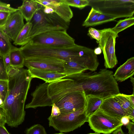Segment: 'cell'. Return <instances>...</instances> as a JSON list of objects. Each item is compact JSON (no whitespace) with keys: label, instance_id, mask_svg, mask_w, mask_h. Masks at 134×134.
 <instances>
[{"label":"cell","instance_id":"6da1fadb","mask_svg":"<svg viewBox=\"0 0 134 134\" xmlns=\"http://www.w3.org/2000/svg\"><path fill=\"white\" fill-rule=\"evenodd\" d=\"M32 79L28 70L22 68L9 77L8 92L2 108L9 126L16 127L24 120L25 104Z\"/></svg>","mask_w":134,"mask_h":134},{"label":"cell","instance_id":"7a4b0ae2","mask_svg":"<svg viewBox=\"0 0 134 134\" xmlns=\"http://www.w3.org/2000/svg\"><path fill=\"white\" fill-rule=\"evenodd\" d=\"M85 71L74 74L76 91L83 92L86 96H94L104 99L120 93L112 71L106 68L97 72Z\"/></svg>","mask_w":134,"mask_h":134},{"label":"cell","instance_id":"3957f363","mask_svg":"<svg viewBox=\"0 0 134 134\" xmlns=\"http://www.w3.org/2000/svg\"><path fill=\"white\" fill-rule=\"evenodd\" d=\"M19 49L25 59L34 57L54 58L64 61L73 60L80 63L83 59L82 46L59 47L33 44L29 42Z\"/></svg>","mask_w":134,"mask_h":134},{"label":"cell","instance_id":"277c9868","mask_svg":"<svg viewBox=\"0 0 134 134\" xmlns=\"http://www.w3.org/2000/svg\"><path fill=\"white\" fill-rule=\"evenodd\" d=\"M29 22L32 25L29 36L30 42L34 37L44 32L53 30H67L70 24L55 13H45L40 5Z\"/></svg>","mask_w":134,"mask_h":134},{"label":"cell","instance_id":"5b68a950","mask_svg":"<svg viewBox=\"0 0 134 134\" xmlns=\"http://www.w3.org/2000/svg\"><path fill=\"white\" fill-rule=\"evenodd\" d=\"M89 5L101 12L117 19L133 16V0H88Z\"/></svg>","mask_w":134,"mask_h":134},{"label":"cell","instance_id":"8992f818","mask_svg":"<svg viewBox=\"0 0 134 134\" xmlns=\"http://www.w3.org/2000/svg\"><path fill=\"white\" fill-rule=\"evenodd\" d=\"M86 107L67 114H61L56 117L48 118L49 125L61 132L72 131L80 127L86 122L88 116L85 111Z\"/></svg>","mask_w":134,"mask_h":134},{"label":"cell","instance_id":"52a82bcc","mask_svg":"<svg viewBox=\"0 0 134 134\" xmlns=\"http://www.w3.org/2000/svg\"><path fill=\"white\" fill-rule=\"evenodd\" d=\"M35 44L51 47H65L75 44V40L67 30H56L44 32L34 37L29 42Z\"/></svg>","mask_w":134,"mask_h":134},{"label":"cell","instance_id":"ba28073f","mask_svg":"<svg viewBox=\"0 0 134 134\" xmlns=\"http://www.w3.org/2000/svg\"><path fill=\"white\" fill-rule=\"evenodd\" d=\"M120 120L105 114L99 109L88 116V122L91 129L95 133L110 134L122 126Z\"/></svg>","mask_w":134,"mask_h":134},{"label":"cell","instance_id":"9c48e42d","mask_svg":"<svg viewBox=\"0 0 134 134\" xmlns=\"http://www.w3.org/2000/svg\"><path fill=\"white\" fill-rule=\"evenodd\" d=\"M102 37L98 42L99 46L102 51L104 59V65L107 68L113 69L117 64L115 54L116 38L118 37L111 28L101 30Z\"/></svg>","mask_w":134,"mask_h":134},{"label":"cell","instance_id":"30bf717a","mask_svg":"<svg viewBox=\"0 0 134 134\" xmlns=\"http://www.w3.org/2000/svg\"><path fill=\"white\" fill-rule=\"evenodd\" d=\"M86 100L84 92L76 91L66 94L54 103L59 108L61 114H64L86 107Z\"/></svg>","mask_w":134,"mask_h":134},{"label":"cell","instance_id":"8fae6325","mask_svg":"<svg viewBox=\"0 0 134 134\" xmlns=\"http://www.w3.org/2000/svg\"><path fill=\"white\" fill-rule=\"evenodd\" d=\"M64 61L54 58L38 57L25 59L24 65L46 71L64 73Z\"/></svg>","mask_w":134,"mask_h":134},{"label":"cell","instance_id":"7c38bea8","mask_svg":"<svg viewBox=\"0 0 134 134\" xmlns=\"http://www.w3.org/2000/svg\"><path fill=\"white\" fill-rule=\"evenodd\" d=\"M42 6L51 8L54 12L66 22L70 23L73 16L70 6L64 0H35Z\"/></svg>","mask_w":134,"mask_h":134},{"label":"cell","instance_id":"4fadbf2b","mask_svg":"<svg viewBox=\"0 0 134 134\" xmlns=\"http://www.w3.org/2000/svg\"><path fill=\"white\" fill-rule=\"evenodd\" d=\"M24 25L23 16L17 11L11 14L2 30L10 40L14 41Z\"/></svg>","mask_w":134,"mask_h":134},{"label":"cell","instance_id":"5bb4252c","mask_svg":"<svg viewBox=\"0 0 134 134\" xmlns=\"http://www.w3.org/2000/svg\"><path fill=\"white\" fill-rule=\"evenodd\" d=\"M49 83L45 82L37 86L31 93V102L25 106V108L35 109L38 107L51 106L53 104L48 96L47 91Z\"/></svg>","mask_w":134,"mask_h":134},{"label":"cell","instance_id":"9a60e30c","mask_svg":"<svg viewBox=\"0 0 134 134\" xmlns=\"http://www.w3.org/2000/svg\"><path fill=\"white\" fill-rule=\"evenodd\" d=\"M99 109L108 115L120 119L124 116H127L124 110L113 96L104 99Z\"/></svg>","mask_w":134,"mask_h":134},{"label":"cell","instance_id":"2e32d148","mask_svg":"<svg viewBox=\"0 0 134 134\" xmlns=\"http://www.w3.org/2000/svg\"><path fill=\"white\" fill-rule=\"evenodd\" d=\"M134 74V57L128 59L116 70L113 74L117 81L122 82L133 76Z\"/></svg>","mask_w":134,"mask_h":134},{"label":"cell","instance_id":"e0dca14e","mask_svg":"<svg viewBox=\"0 0 134 134\" xmlns=\"http://www.w3.org/2000/svg\"><path fill=\"white\" fill-rule=\"evenodd\" d=\"M32 78H37L50 83L58 80L67 75L64 73L49 71L32 68L28 69Z\"/></svg>","mask_w":134,"mask_h":134},{"label":"cell","instance_id":"ac0fdd59","mask_svg":"<svg viewBox=\"0 0 134 134\" xmlns=\"http://www.w3.org/2000/svg\"><path fill=\"white\" fill-rule=\"evenodd\" d=\"M39 8V4L35 0H24L23 1L22 5L17 9L24 19L28 22L31 20Z\"/></svg>","mask_w":134,"mask_h":134},{"label":"cell","instance_id":"d6986e66","mask_svg":"<svg viewBox=\"0 0 134 134\" xmlns=\"http://www.w3.org/2000/svg\"><path fill=\"white\" fill-rule=\"evenodd\" d=\"M103 99V98L95 96H86L85 111L88 116L99 109Z\"/></svg>","mask_w":134,"mask_h":134},{"label":"cell","instance_id":"ffe728a7","mask_svg":"<svg viewBox=\"0 0 134 134\" xmlns=\"http://www.w3.org/2000/svg\"><path fill=\"white\" fill-rule=\"evenodd\" d=\"M9 53L11 66L18 69L22 68L24 65L25 58L19 48L13 46Z\"/></svg>","mask_w":134,"mask_h":134},{"label":"cell","instance_id":"44dd1931","mask_svg":"<svg viewBox=\"0 0 134 134\" xmlns=\"http://www.w3.org/2000/svg\"><path fill=\"white\" fill-rule=\"evenodd\" d=\"M64 73L67 75L80 73L88 70L84 65L73 60L64 61Z\"/></svg>","mask_w":134,"mask_h":134},{"label":"cell","instance_id":"7402d4cb","mask_svg":"<svg viewBox=\"0 0 134 134\" xmlns=\"http://www.w3.org/2000/svg\"><path fill=\"white\" fill-rule=\"evenodd\" d=\"M32 26L31 23L27 22L17 35L13 44L22 46L29 43L30 42L29 36Z\"/></svg>","mask_w":134,"mask_h":134},{"label":"cell","instance_id":"603a6c76","mask_svg":"<svg viewBox=\"0 0 134 134\" xmlns=\"http://www.w3.org/2000/svg\"><path fill=\"white\" fill-rule=\"evenodd\" d=\"M113 97L124 110L127 116L129 114L134 111V105L131 103L126 94L119 93Z\"/></svg>","mask_w":134,"mask_h":134},{"label":"cell","instance_id":"cb8c5ba5","mask_svg":"<svg viewBox=\"0 0 134 134\" xmlns=\"http://www.w3.org/2000/svg\"><path fill=\"white\" fill-rule=\"evenodd\" d=\"M134 24V18L133 16L129 17L118 22L112 30L117 35L120 32L133 25Z\"/></svg>","mask_w":134,"mask_h":134},{"label":"cell","instance_id":"d4e9b609","mask_svg":"<svg viewBox=\"0 0 134 134\" xmlns=\"http://www.w3.org/2000/svg\"><path fill=\"white\" fill-rule=\"evenodd\" d=\"M101 12L92 7L86 19L82 24L83 26L87 27L94 25Z\"/></svg>","mask_w":134,"mask_h":134},{"label":"cell","instance_id":"484cf974","mask_svg":"<svg viewBox=\"0 0 134 134\" xmlns=\"http://www.w3.org/2000/svg\"><path fill=\"white\" fill-rule=\"evenodd\" d=\"M13 46L10 42L0 37V54L4 56L9 53Z\"/></svg>","mask_w":134,"mask_h":134},{"label":"cell","instance_id":"4316f807","mask_svg":"<svg viewBox=\"0 0 134 134\" xmlns=\"http://www.w3.org/2000/svg\"><path fill=\"white\" fill-rule=\"evenodd\" d=\"M69 6L82 9L89 5L88 0H64Z\"/></svg>","mask_w":134,"mask_h":134},{"label":"cell","instance_id":"83f0119b","mask_svg":"<svg viewBox=\"0 0 134 134\" xmlns=\"http://www.w3.org/2000/svg\"><path fill=\"white\" fill-rule=\"evenodd\" d=\"M26 134H47L44 127L40 124L34 125L27 129Z\"/></svg>","mask_w":134,"mask_h":134},{"label":"cell","instance_id":"f1b7e54d","mask_svg":"<svg viewBox=\"0 0 134 134\" xmlns=\"http://www.w3.org/2000/svg\"><path fill=\"white\" fill-rule=\"evenodd\" d=\"M8 89V80H0V98L3 101L5 100Z\"/></svg>","mask_w":134,"mask_h":134},{"label":"cell","instance_id":"f546056e","mask_svg":"<svg viewBox=\"0 0 134 134\" xmlns=\"http://www.w3.org/2000/svg\"><path fill=\"white\" fill-rule=\"evenodd\" d=\"M8 75L3 60V56L0 54V80L8 81Z\"/></svg>","mask_w":134,"mask_h":134},{"label":"cell","instance_id":"4dcf8cb0","mask_svg":"<svg viewBox=\"0 0 134 134\" xmlns=\"http://www.w3.org/2000/svg\"><path fill=\"white\" fill-rule=\"evenodd\" d=\"M115 18L101 12L98 16L94 26L99 25L107 22L112 21Z\"/></svg>","mask_w":134,"mask_h":134},{"label":"cell","instance_id":"1f68e13d","mask_svg":"<svg viewBox=\"0 0 134 134\" xmlns=\"http://www.w3.org/2000/svg\"><path fill=\"white\" fill-rule=\"evenodd\" d=\"M88 32V35L92 38L95 39L98 43L102 37L101 30H98L92 27H90L89 29Z\"/></svg>","mask_w":134,"mask_h":134},{"label":"cell","instance_id":"d6a6232c","mask_svg":"<svg viewBox=\"0 0 134 134\" xmlns=\"http://www.w3.org/2000/svg\"><path fill=\"white\" fill-rule=\"evenodd\" d=\"M18 11L17 9L11 7L9 4H7L0 1V12H4L12 13Z\"/></svg>","mask_w":134,"mask_h":134},{"label":"cell","instance_id":"836d02e7","mask_svg":"<svg viewBox=\"0 0 134 134\" xmlns=\"http://www.w3.org/2000/svg\"><path fill=\"white\" fill-rule=\"evenodd\" d=\"M12 13L4 12H0V27H2L6 23Z\"/></svg>","mask_w":134,"mask_h":134},{"label":"cell","instance_id":"e575fe53","mask_svg":"<svg viewBox=\"0 0 134 134\" xmlns=\"http://www.w3.org/2000/svg\"><path fill=\"white\" fill-rule=\"evenodd\" d=\"M3 60L7 73L12 67L11 65L9 53L3 56Z\"/></svg>","mask_w":134,"mask_h":134},{"label":"cell","instance_id":"d590c367","mask_svg":"<svg viewBox=\"0 0 134 134\" xmlns=\"http://www.w3.org/2000/svg\"><path fill=\"white\" fill-rule=\"evenodd\" d=\"M61 114L60 110L58 107L55 103L52 106V111L50 117L53 118L59 116Z\"/></svg>","mask_w":134,"mask_h":134},{"label":"cell","instance_id":"8d00e7d4","mask_svg":"<svg viewBox=\"0 0 134 134\" xmlns=\"http://www.w3.org/2000/svg\"><path fill=\"white\" fill-rule=\"evenodd\" d=\"M6 119L2 108L0 107V126H4Z\"/></svg>","mask_w":134,"mask_h":134},{"label":"cell","instance_id":"74e56055","mask_svg":"<svg viewBox=\"0 0 134 134\" xmlns=\"http://www.w3.org/2000/svg\"><path fill=\"white\" fill-rule=\"evenodd\" d=\"M21 69L12 66L7 73L9 77L13 76L18 74L20 71Z\"/></svg>","mask_w":134,"mask_h":134},{"label":"cell","instance_id":"f35d334b","mask_svg":"<svg viewBox=\"0 0 134 134\" xmlns=\"http://www.w3.org/2000/svg\"><path fill=\"white\" fill-rule=\"evenodd\" d=\"M126 126L129 134H134V122L130 121Z\"/></svg>","mask_w":134,"mask_h":134},{"label":"cell","instance_id":"ab89813d","mask_svg":"<svg viewBox=\"0 0 134 134\" xmlns=\"http://www.w3.org/2000/svg\"><path fill=\"white\" fill-rule=\"evenodd\" d=\"M121 122L122 125L126 126L130 121L128 117L125 116L122 117L120 120Z\"/></svg>","mask_w":134,"mask_h":134},{"label":"cell","instance_id":"60d3db41","mask_svg":"<svg viewBox=\"0 0 134 134\" xmlns=\"http://www.w3.org/2000/svg\"><path fill=\"white\" fill-rule=\"evenodd\" d=\"M0 37L4 38L9 42H10V40L3 31L2 29H0Z\"/></svg>","mask_w":134,"mask_h":134},{"label":"cell","instance_id":"b9f144b4","mask_svg":"<svg viewBox=\"0 0 134 134\" xmlns=\"http://www.w3.org/2000/svg\"><path fill=\"white\" fill-rule=\"evenodd\" d=\"M122 126L119 128L114 131L113 132V134H126L124 132L121 128Z\"/></svg>","mask_w":134,"mask_h":134},{"label":"cell","instance_id":"7bdbcfd3","mask_svg":"<svg viewBox=\"0 0 134 134\" xmlns=\"http://www.w3.org/2000/svg\"><path fill=\"white\" fill-rule=\"evenodd\" d=\"M127 97L128 98L132 104L134 105V94L133 93L131 95L126 94Z\"/></svg>","mask_w":134,"mask_h":134},{"label":"cell","instance_id":"ee69618b","mask_svg":"<svg viewBox=\"0 0 134 134\" xmlns=\"http://www.w3.org/2000/svg\"><path fill=\"white\" fill-rule=\"evenodd\" d=\"M0 134H10L4 126H0Z\"/></svg>","mask_w":134,"mask_h":134},{"label":"cell","instance_id":"f6af8a7d","mask_svg":"<svg viewBox=\"0 0 134 134\" xmlns=\"http://www.w3.org/2000/svg\"><path fill=\"white\" fill-rule=\"evenodd\" d=\"M94 52L96 55L100 54L102 52V51L100 48L98 46L94 50Z\"/></svg>","mask_w":134,"mask_h":134},{"label":"cell","instance_id":"bcb514c9","mask_svg":"<svg viewBox=\"0 0 134 134\" xmlns=\"http://www.w3.org/2000/svg\"><path fill=\"white\" fill-rule=\"evenodd\" d=\"M130 78L131 79L130 81H131V82H132V85H133V88L134 82V78L133 77V76H132V77H130Z\"/></svg>","mask_w":134,"mask_h":134},{"label":"cell","instance_id":"7dc6e473","mask_svg":"<svg viewBox=\"0 0 134 134\" xmlns=\"http://www.w3.org/2000/svg\"><path fill=\"white\" fill-rule=\"evenodd\" d=\"M3 101L2 99L0 98V107L2 108V107L3 104Z\"/></svg>","mask_w":134,"mask_h":134},{"label":"cell","instance_id":"c3c4849f","mask_svg":"<svg viewBox=\"0 0 134 134\" xmlns=\"http://www.w3.org/2000/svg\"><path fill=\"white\" fill-rule=\"evenodd\" d=\"M87 134H100V133H88Z\"/></svg>","mask_w":134,"mask_h":134},{"label":"cell","instance_id":"681fc988","mask_svg":"<svg viewBox=\"0 0 134 134\" xmlns=\"http://www.w3.org/2000/svg\"><path fill=\"white\" fill-rule=\"evenodd\" d=\"M64 134V133H63V132H60V133H54V134Z\"/></svg>","mask_w":134,"mask_h":134},{"label":"cell","instance_id":"f907efd6","mask_svg":"<svg viewBox=\"0 0 134 134\" xmlns=\"http://www.w3.org/2000/svg\"><path fill=\"white\" fill-rule=\"evenodd\" d=\"M2 29V27H0V29Z\"/></svg>","mask_w":134,"mask_h":134}]
</instances>
